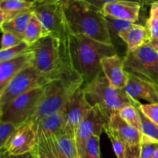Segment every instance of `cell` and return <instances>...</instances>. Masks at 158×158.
I'll return each instance as SVG.
<instances>
[{
    "label": "cell",
    "instance_id": "cell-7",
    "mask_svg": "<svg viewBox=\"0 0 158 158\" xmlns=\"http://www.w3.org/2000/svg\"><path fill=\"white\" fill-rule=\"evenodd\" d=\"M31 11L51 35L62 40H67L69 30L64 6L60 0L34 2Z\"/></svg>",
    "mask_w": 158,
    "mask_h": 158
},
{
    "label": "cell",
    "instance_id": "cell-3",
    "mask_svg": "<svg viewBox=\"0 0 158 158\" xmlns=\"http://www.w3.org/2000/svg\"><path fill=\"white\" fill-rule=\"evenodd\" d=\"M64 12L69 33L83 35L94 40L113 45L105 17L82 0L65 5Z\"/></svg>",
    "mask_w": 158,
    "mask_h": 158
},
{
    "label": "cell",
    "instance_id": "cell-32",
    "mask_svg": "<svg viewBox=\"0 0 158 158\" xmlns=\"http://www.w3.org/2000/svg\"><path fill=\"white\" fill-rule=\"evenodd\" d=\"M2 32V35L1 42H0V49H6L14 47L24 41L23 37L15 33L7 32V31H3Z\"/></svg>",
    "mask_w": 158,
    "mask_h": 158
},
{
    "label": "cell",
    "instance_id": "cell-40",
    "mask_svg": "<svg viewBox=\"0 0 158 158\" xmlns=\"http://www.w3.org/2000/svg\"><path fill=\"white\" fill-rule=\"evenodd\" d=\"M150 44L153 46V48L155 49L156 52L158 53V39H155L151 37V41H150Z\"/></svg>",
    "mask_w": 158,
    "mask_h": 158
},
{
    "label": "cell",
    "instance_id": "cell-23",
    "mask_svg": "<svg viewBox=\"0 0 158 158\" xmlns=\"http://www.w3.org/2000/svg\"><path fill=\"white\" fill-rule=\"evenodd\" d=\"M34 158H56L49 137L46 133L37 126L36 143L32 151Z\"/></svg>",
    "mask_w": 158,
    "mask_h": 158
},
{
    "label": "cell",
    "instance_id": "cell-46",
    "mask_svg": "<svg viewBox=\"0 0 158 158\" xmlns=\"http://www.w3.org/2000/svg\"><path fill=\"white\" fill-rule=\"evenodd\" d=\"M155 86H156V89H157V93L158 94V85L157 84H155Z\"/></svg>",
    "mask_w": 158,
    "mask_h": 158
},
{
    "label": "cell",
    "instance_id": "cell-9",
    "mask_svg": "<svg viewBox=\"0 0 158 158\" xmlns=\"http://www.w3.org/2000/svg\"><path fill=\"white\" fill-rule=\"evenodd\" d=\"M43 89L44 86L35 88L8 103L2 109V121L19 126L29 120L36 109Z\"/></svg>",
    "mask_w": 158,
    "mask_h": 158
},
{
    "label": "cell",
    "instance_id": "cell-24",
    "mask_svg": "<svg viewBox=\"0 0 158 158\" xmlns=\"http://www.w3.org/2000/svg\"><path fill=\"white\" fill-rule=\"evenodd\" d=\"M104 17L112 43L114 42V40H117V38L120 39L119 34L131 29L133 25L134 24L132 22L126 21V20L118 19L112 18V17L109 16Z\"/></svg>",
    "mask_w": 158,
    "mask_h": 158
},
{
    "label": "cell",
    "instance_id": "cell-30",
    "mask_svg": "<svg viewBox=\"0 0 158 158\" xmlns=\"http://www.w3.org/2000/svg\"><path fill=\"white\" fill-rule=\"evenodd\" d=\"M151 34L153 38L158 39V2L151 5L149 17L145 25Z\"/></svg>",
    "mask_w": 158,
    "mask_h": 158
},
{
    "label": "cell",
    "instance_id": "cell-15",
    "mask_svg": "<svg viewBox=\"0 0 158 158\" xmlns=\"http://www.w3.org/2000/svg\"><path fill=\"white\" fill-rule=\"evenodd\" d=\"M101 69L111 86L124 89L127 83V73L124 69L123 59L118 55L107 56L101 60Z\"/></svg>",
    "mask_w": 158,
    "mask_h": 158
},
{
    "label": "cell",
    "instance_id": "cell-18",
    "mask_svg": "<svg viewBox=\"0 0 158 158\" xmlns=\"http://www.w3.org/2000/svg\"><path fill=\"white\" fill-rule=\"evenodd\" d=\"M119 37L127 45V52H132L149 43L152 36L146 26L134 23L131 29L119 34Z\"/></svg>",
    "mask_w": 158,
    "mask_h": 158
},
{
    "label": "cell",
    "instance_id": "cell-33",
    "mask_svg": "<svg viewBox=\"0 0 158 158\" xmlns=\"http://www.w3.org/2000/svg\"><path fill=\"white\" fill-rule=\"evenodd\" d=\"M108 124V123H107ZM104 131L106 132V135L109 137L110 140L111 141L113 145V149H114V153L117 158H125L126 157V151H127V146L120 141L118 138L115 137L112 133L110 131V130L107 128V125L105 127Z\"/></svg>",
    "mask_w": 158,
    "mask_h": 158
},
{
    "label": "cell",
    "instance_id": "cell-31",
    "mask_svg": "<svg viewBox=\"0 0 158 158\" xmlns=\"http://www.w3.org/2000/svg\"><path fill=\"white\" fill-rule=\"evenodd\" d=\"M140 121H141V134L158 141V125L148 118L140 110Z\"/></svg>",
    "mask_w": 158,
    "mask_h": 158
},
{
    "label": "cell",
    "instance_id": "cell-21",
    "mask_svg": "<svg viewBox=\"0 0 158 158\" xmlns=\"http://www.w3.org/2000/svg\"><path fill=\"white\" fill-rule=\"evenodd\" d=\"M49 35H50L49 32L46 30L39 19L34 14H32L25 31L24 36H23L24 41L29 46H31L41 39Z\"/></svg>",
    "mask_w": 158,
    "mask_h": 158
},
{
    "label": "cell",
    "instance_id": "cell-2",
    "mask_svg": "<svg viewBox=\"0 0 158 158\" xmlns=\"http://www.w3.org/2000/svg\"><path fill=\"white\" fill-rule=\"evenodd\" d=\"M32 66L50 80L77 74L69 59L67 40L49 35L30 46Z\"/></svg>",
    "mask_w": 158,
    "mask_h": 158
},
{
    "label": "cell",
    "instance_id": "cell-35",
    "mask_svg": "<svg viewBox=\"0 0 158 158\" xmlns=\"http://www.w3.org/2000/svg\"><path fill=\"white\" fill-rule=\"evenodd\" d=\"M138 109L148 117L149 120L158 125V103L140 104Z\"/></svg>",
    "mask_w": 158,
    "mask_h": 158
},
{
    "label": "cell",
    "instance_id": "cell-27",
    "mask_svg": "<svg viewBox=\"0 0 158 158\" xmlns=\"http://www.w3.org/2000/svg\"><path fill=\"white\" fill-rule=\"evenodd\" d=\"M34 2L29 0H2L0 9L17 15L24 11L30 10Z\"/></svg>",
    "mask_w": 158,
    "mask_h": 158
},
{
    "label": "cell",
    "instance_id": "cell-48",
    "mask_svg": "<svg viewBox=\"0 0 158 158\" xmlns=\"http://www.w3.org/2000/svg\"><path fill=\"white\" fill-rule=\"evenodd\" d=\"M29 1H32V2H34V1H33V0H29Z\"/></svg>",
    "mask_w": 158,
    "mask_h": 158
},
{
    "label": "cell",
    "instance_id": "cell-8",
    "mask_svg": "<svg viewBox=\"0 0 158 158\" xmlns=\"http://www.w3.org/2000/svg\"><path fill=\"white\" fill-rule=\"evenodd\" d=\"M52 80L42 74L33 66L24 68L9 82L0 97V109L19 96L38 87H43Z\"/></svg>",
    "mask_w": 158,
    "mask_h": 158
},
{
    "label": "cell",
    "instance_id": "cell-20",
    "mask_svg": "<svg viewBox=\"0 0 158 158\" xmlns=\"http://www.w3.org/2000/svg\"><path fill=\"white\" fill-rule=\"evenodd\" d=\"M32 14L33 13L31 9L20 12L2 25V26L0 28L2 32L7 31V32H12V33L23 37L25 31H26L28 23H29Z\"/></svg>",
    "mask_w": 158,
    "mask_h": 158
},
{
    "label": "cell",
    "instance_id": "cell-39",
    "mask_svg": "<svg viewBox=\"0 0 158 158\" xmlns=\"http://www.w3.org/2000/svg\"><path fill=\"white\" fill-rule=\"evenodd\" d=\"M0 158H34V156L32 152L27 153L23 155H12V154H8L6 151H3L2 154H0Z\"/></svg>",
    "mask_w": 158,
    "mask_h": 158
},
{
    "label": "cell",
    "instance_id": "cell-19",
    "mask_svg": "<svg viewBox=\"0 0 158 158\" xmlns=\"http://www.w3.org/2000/svg\"><path fill=\"white\" fill-rule=\"evenodd\" d=\"M54 136L60 158H80L76 143L75 132L65 126Z\"/></svg>",
    "mask_w": 158,
    "mask_h": 158
},
{
    "label": "cell",
    "instance_id": "cell-43",
    "mask_svg": "<svg viewBox=\"0 0 158 158\" xmlns=\"http://www.w3.org/2000/svg\"><path fill=\"white\" fill-rule=\"evenodd\" d=\"M152 158H158V147H157V150H156L155 153H154V156H153Z\"/></svg>",
    "mask_w": 158,
    "mask_h": 158
},
{
    "label": "cell",
    "instance_id": "cell-26",
    "mask_svg": "<svg viewBox=\"0 0 158 158\" xmlns=\"http://www.w3.org/2000/svg\"><path fill=\"white\" fill-rule=\"evenodd\" d=\"M78 153L80 158H100V137H89Z\"/></svg>",
    "mask_w": 158,
    "mask_h": 158
},
{
    "label": "cell",
    "instance_id": "cell-38",
    "mask_svg": "<svg viewBox=\"0 0 158 158\" xmlns=\"http://www.w3.org/2000/svg\"><path fill=\"white\" fill-rule=\"evenodd\" d=\"M17 15H18V14H17ZM15 15H16L12 13V12H8V11L4 10V9H0V28L2 26V25L4 24V23H6V22L9 21V19L13 18Z\"/></svg>",
    "mask_w": 158,
    "mask_h": 158
},
{
    "label": "cell",
    "instance_id": "cell-45",
    "mask_svg": "<svg viewBox=\"0 0 158 158\" xmlns=\"http://www.w3.org/2000/svg\"><path fill=\"white\" fill-rule=\"evenodd\" d=\"M2 110L0 109V123L2 121Z\"/></svg>",
    "mask_w": 158,
    "mask_h": 158
},
{
    "label": "cell",
    "instance_id": "cell-12",
    "mask_svg": "<svg viewBox=\"0 0 158 158\" xmlns=\"http://www.w3.org/2000/svg\"><path fill=\"white\" fill-rule=\"evenodd\" d=\"M91 107L92 106L86 100L82 86L74 93L63 108L66 114V126L76 134L77 127Z\"/></svg>",
    "mask_w": 158,
    "mask_h": 158
},
{
    "label": "cell",
    "instance_id": "cell-22",
    "mask_svg": "<svg viewBox=\"0 0 158 158\" xmlns=\"http://www.w3.org/2000/svg\"><path fill=\"white\" fill-rule=\"evenodd\" d=\"M37 126L40 127L46 134H57L66 126V114L64 109L44 117L39 122Z\"/></svg>",
    "mask_w": 158,
    "mask_h": 158
},
{
    "label": "cell",
    "instance_id": "cell-10",
    "mask_svg": "<svg viewBox=\"0 0 158 158\" xmlns=\"http://www.w3.org/2000/svg\"><path fill=\"white\" fill-rule=\"evenodd\" d=\"M37 125L30 120L16 127L8 139L4 150L12 155H23L32 152L36 143Z\"/></svg>",
    "mask_w": 158,
    "mask_h": 158
},
{
    "label": "cell",
    "instance_id": "cell-44",
    "mask_svg": "<svg viewBox=\"0 0 158 158\" xmlns=\"http://www.w3.org/2000/svg\"><path fill=\"white\" fill-rule=\"evenodd\" d=\"M34 2H46V1H53V0H33Z\"/></svg>",
    "mask_w": 158,
    "mask_h": 158
},
{
    "label": "cell",
    "instance_id": "cell-17",
    "mask_svg": "<svg viewBox=\"0 0 158 158\" xmlns=\"http://www.w3.org/2000/svg\"><path fill=\"white\" fill-rule=\"evenodd\" d=\"M30 66H32L31 50L14 60L0 62V93L4 90L9 82L19 71Z\"/></svg>",
    "mask_w": 158,
    "mask_h": 158
},
{
    "label": "cell",
    "instance_id": "cell-47",
    "mask_svg": "<svg viewBox=\"0 0 158 158\" xmlns=\"http://www.w3.org/2000/svg\"><path fill=\"white\" fill-rule=\"evenodd\" d=\"M2 92H1V93H0V97H1V96H2Z\"/></svg>",
    "mask_w": 158,
    "mask_h": 158
},
{
    "label": "cell",
    "instance_id": "cell-34",
    "mask_svg": "<svg viewBox=\"0 0 158 158\" xmlns=\"http://www.w3.org/2000/svg\"><path fill=\"white\" fill-rule=\"evenodd\" d=\"M16 127L17 126L12 123L1 121L0 123V154L5 151V145Z\"/></svg>",
    "mask_w": 158,
    "mask_h": 158
},
{
    "label": "cell",
    "instance_id": "cell-13",
    "mask_svg": "<svg viewBox=\"0 0 158 158\" xmlns=\"http://www.w3.org/2000/svg\"><path fill=\"white\" fill-rule=\"evenodd\" d=\"M127 95L135 103L140 104V100L149 103H158V94L155 83L127 73V83L124 88Z\"/></svg>",
    "mask_w": 158,
    "mask_h": 158
},
{
    "label": "cell",
    "instance_id": "cell-28",
    "mask_svg": "<svg viewBox=\"0 0 158 158\" xmlns=\"http://www.w3.org/2000/svg\"><path fill=\"white\" fill-rule=\"evenodd\" d=\"M30 50V46L25 41L22 42L21 43L14 47L6 49H0V62L14 60V59L29 52Z\"/></svg>",
    "mask_w": 158,
    "mask_h": 158
},
{
    "label": "cell",
    "instance_id": "cell-14",
    "mask_svg": "<svg viewBox=\"0 0 158 158\" xmlns=\"http://www.w3.org/2000/svg\"><path fill=\"white\" fill-rule=\"evenodd\" d=\"M107 128L127 147L140 145L142 134L121 118L119 112L114 113L108 121Z\"/></svg>",
    "mask_w": 158,
    "mask_h": 158
},
{
    "label": "cell",
    "instance_id": "cell-4",
    "mask_svg": "<svg viewBox=\"0 0 158 158\" xmlns=\"http://www.w3.org/2000/svg\"><path fill=\"white\" fill-rule=\"evenodd\" d=\"M84 84L78 74L49 82L44 86L41 99L29 120L35 125L44 117L62 110L74 93Z\"/></svg>",
    "mask_w": 158,
    "mask_h": 158
},
{
    "label": "cell",
    "instance_id": "cell-25",
    "mask_svg": "<svg viewBox=\"0 0 158 158\" xmlns=\"http://www.w3.org/2000/svg\"><path fill=\"white\" fill-rule=\"evenodd\" d=\"M119 114L124 121L141 132V121L138 106L132 104L127 105L119 111Z\"/></svg>",
    "mask_w": 158,
    "mask_h": 158
},
{
    "label": "cell",
    "instance_id": "cell-49",
    "mask_svg": "<svg viewBox=\"0 0 158 158\" xmlns=\"http://www.w3.org/2000/svg\"><path fill=\"white\" fill-rule=\"evenodd\" d=\"M0 1H2V0H0Z\"/></svg>",
    "mask_w": 158,
    "mask_h": 158
},
{
    "label": "cell",
    "instance_id": "cell-5",
    "mask_svg": "<svg viewBox=\"0 0 158 158\" xmlns=\"http://www.w3.org/2000/svg\"><path fill=\"white\" fill-rule=\"evenodd\" d=\"M85 97L91 106H97L109 121L114 113L119 112L127 105L139 106L126 93L124 89L113 87L103 72L83 86Z\"/></svg>",
    "mask_w": 158,
    "mask_h": 158
},
{
    "label": "cell",
    "instance_id": "cell-1",
    "mask_svg": "<svg viewBox=\"0 0 158 158\" xmlns=\"http://www.w3.org/2000/svg\"><path fill=\"white\" fill-rule=\"evenodd\" d=\"M67 43L73 69L86 83L102 72L100 63L103 58L117 54L114 45L105 44L83 35L69 33Z\"/></svg>",
    "mask_w": 158,
    "mask_h": 158
},
{
    "label": "cell",
    "instance_id": "cell-37",
    "mask_svg": "<svg viewBox=\"0 0 158 158\" xmlns=\"http://www.w3.org/2000/svg\"><path fill=\"white\" fill-rule=\"evenodd\" d=\"M140 145L127 147L126 157L125 158H140Z\"/></svg>",
    "mask_w": 158,
    "mask_h": 158
},
{
    "label": "cell",
    "instance_id": "cell-6",
    "mask_svg": "<svg viewBox=\"0 0 158 158\" xmlns=\"http://www.w3.org/2000/svg\"><path fill=\"white\" fill-rule=\"evenodd\" d=\"M123 61L127 73L158 85V53L150 43L127 52Z\"/></svg>",
    "mask_w": 158,
    "mask_h": 158
},
{
    "label": "cell",
    "instance_id": "cell-29",
    "mask_svg": "<svg viewBox=\"0 0 158 158\" xmlns=\"http://www.w3.org/2000/svg\"><path fill=\"white\" fill-rule=\"evenodd\" d=\"M140 146V158H152L158 147V141L142 134Z\"/></svg>",
    "mask_w": 158,
    "mask_h": 158
},
{
    "label": "cell",
    "instance_id": "cell-42",
    "mask_svg": "<svg viewBox=\"0 0 158 158\" xmlns=\"http://www.w3.org/2000/svg\"><path fill=\"white\" fill-rule=\"evenodd\" d=\"M60 1H61V2L63 3V6H65V5L68 4L69 2H70L72 1H74V0H60Z\"/></svg>",
    "mask_w": 158,
    "mask_h": 158
},
{
    "label": "cell",
    "instance_id": "cell-41",
    "mask_svg": "<svg viewBox=\"0 0 158 158\" xmlns=\"http://www.w3.org/2000/svg\"><path fill=\"white\" fill-rule=\"evenodd\" d=\"M155 2H158V0H143V6H144V5L151 6L152 3Z\"/></svg>",
    "mask_w": 158,
    "mask_h": 158
},
{
    "label": "cell",
    "instance_id": "cell-11",
    "mask_svg": "<svg viewBox=\"0 0 158 158\" xmlns=\"http://www.w3.org/2000/svg\"><path fill=\"white\" fill-rule=\"evenodd\" d=\"M107 123V119L100 107L97 106H92L76 131V143L78 152L89 137H100Z\"/></svg>",
    "mask_w": 158,
    "mask_h": 158
},
{
    "label": "cell",
    "instance_id": "cell-36",
    "mask_svg": "<svg viewBox=\"0 0 158 158\" xmlns=\"http://www.w3.org/2000/svg\"><path fill=\"white\" fill-rule=\"evenodd\" d=\"M83 2L86 3V5L91 7L92 9H95V10L101 12L102 8L103 7L104 5L106 3L114 2L117 1H127V2H134L139 3V4L143 6V0H82Z\"/></svg>",
    "mask_w": 158,
    "mask_h": 158
},
{
    "label": "cell",
    "instance_id": "cell-16",
    "mask_svg": "<svg viewBox=\"0 0 158 158\" xmlns=\"http://www.w3.org/2000/svg\"><path fill=\"white\" fill-rule=\"evenodd\" d=\"M142 5L134 2L117 1L106 3L101 9L104 16L126 20L135 23L138 20Z\"/></svg>",
    "mask_w": 158,
    "mask_h": 158
}]
</instances>
